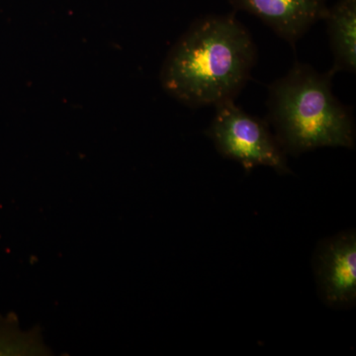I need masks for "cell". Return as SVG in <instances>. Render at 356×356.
Here are the masks:
<instances>
[{
  "label": "cell",
  "mask_w": 356,
  "mask_h": 356,
  "mask_svg": "<svg viewBox=\"0 0 356 356\" xmlns=\"http://www.w3.org/2000/svg\"><path fill=\"white\" fill-rule=\"evenodd\" d=\"M331 72L296 63L268 88V124L285 154L325 147H355V121L332 93Z\"/></svg>",
  "instance_id": "obj_2"
},
{
  "label": "cell",
  "mask_w": 356,
  "mask_h": 356,
  "mask_svg": "<svg viewBox=\"0 0 356 356\" xmlns=\"http://www.w3.org/2000/svg\"><path fill=\"white\" fill-rule=\"evenodd\" d=\"M215 108L214 118L205 133L222 156L241 163L248 172L264 165L281 175L290 172L286 154L268 122L247 113L233 100Z\"/></svg>",
  "instance_id": "obj_3"
},
{
  "label": "cell",
  "mask_w": 356,
  "mask_h": 356,
  "mask_svg": "<svg viewBox=\"0 0 356 356\" xmlns=\"http://www.w3.org/2000/svg\"><path fill=\"white\" fill-rule=\"evenodd\" d=\"M235 8L257 16L294 48L314 24L324 19L325 0H229Z\"/></svg>",
  "instance_id": "obj_5"
},
{
  "label": "cell",
  "mask_w": 356,
  "mask_h": 356,
  "mask_svg": "<svg viewBox=\"0 0 356 356\" xmlns=\"http://www.w3.org/2000/svg\"><path fill=\"white\" fill-rule=\"evenodd\" d=\"M321 297L330 306L353 305L356 299V236L346 232L325 241L315 255Z\"/></svg>",
  "instance_id": "obj_4"
},
{
  "label": "cell",
  "mask_w": 356,
  "mask_h": 356,
  "mask_svg": "<svg viewBox=\"0 0 356 356\" xmlns=\"http://www.w3.org/2000/svg\"><path fill=\"white\" fill-rule=\"evenodd\" d=\"M257 58L252 35L234 14L206 16L173 44L159 79L163 90L186 106H217L235 100Z\"/></svg>",
  "instance_id": "obj_1"
},
{
  "label": "cell",
  "mask_w": 356,
  "mask_h": 356,
  "mask_svg": "<svg viewBox=\"0 0 356 356\" xmlns=\"http://www.w3.org/2000/svg\"><path fill=\"white\" fill-rule=\"evenodd\" d=\"M324 19L334 55V65L330 72L334 76L339 72L355 74L356 0H339L327 9Z\"/></svg>",
  "instance_id": "obj_6"
}]
</instances>
